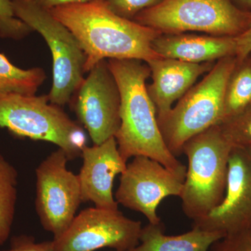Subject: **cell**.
Here are the masks:
<instances>
[{
	"label": "cell",
	"instance_id": "cell-1",
	"mask_svg": "<svg viewBox=\"0 0 251 251\" xmlns=\"http://www.w3.org/2000/svg\"><path fill=\"white\" fill-rule=\"evenodd\" d=\"M69 29L87 57L85 72L106 59L160 58L151 44L161 34L110 10L105 0L64 5L48 10Z\"/></svg>",
	"mask_w": 251,
	"mask_h": 251
},
{
	"label": "cell",
	"instance_id": "cell-2",
	"mask_svg": "<svg viewBox=\"0 0 251 251\" xmlns=\"http://www.w3.org/2000/svg\"><path fill=\"white\" fill-rule=\"evenodd\" d=\"M108 62L121 98V125L115 138L122 158L127 163L132 157H149L184 182L187 167L166 146L147 90L146 80L151 76L148 63L135 59H108Z\"/></svg>",
	"mask_w": 251,
	"mask_h": 251
},
{
	"label": "cell",
	"instance_id": "cell-3",
	"mask_svg": "<svg viewBox=\"0 0 251 251\" xmlns=\"http://www.w3.org/2000/svg\"><path fill=\"white\" fill-rule=\"evenodd\" d=\"M232 144L219 125L184 143L188 167L180 198L183 212L193 223L203 219L222 202L227 186Z\"/></svg>",
	"mask_w": 251,
	"mask_h": 251
},
{
	"label": "cell",
	"instance_id": "cell-4",
	"mask_svg": "<svg viewBox=\"0 0 251 251\" xmlns=\"http://www.w3.org/2000/svg\"><path fill=\"white\" fill-rule=\"evenodd\" d=\"M237 63L235 56L218 60L201 82L157 120L166 146L176 158L188 139L222 122L225 91Z\"/></svg>",
	"mask_w": 251,
	"mask_h": 251
},
{
	"label": "cell",
	"instance_id": "cell-5",
	"mask_svg": "<svg viewBox=\"0 0 251 251\" xmlns=\"http://www.w3.org/2000/svg\"><path fill=\"white\" fill-rule=\"evenodd\" d=\"M161 34L202 32L209 35H240L251 22V11L231 0H163L133 20Z\"/></svg>",
	"mask_w": 251,
	"mask_h": 251
},
{
	"label": "cell",
	"instance_id": "cell-6",
	"mask_svg": "<svg viewBox=\"0 0 251 251\" xmlns=\"http://www.w3.org/2000/svg\"><path fill=\"white\" fill-rule=\"evenodd\" d=\"M0 127L17 136L54 144L69 160L81 156L87 140L82 127L60 106L50 103L49 95L0 99Z\"/></svg>",
	"mask_w": 251,
	"mask_h": 251
},
{
	"label": "cell",
	"instance_id": "cell-7",
	"mask_svg": "<svg viewBox=\"0 0 251 251\" xmlns=\"http://www.w3.org/2000/svg\"><path fill=\"white\" fill-rule=\"evenodd\" d=\"M15 16L44 37L52 57V85L50 103H69L84 80L87 57L76 38L47 9L32 0H11Z\"/></svg>",
	"mask_w": 251,
	"mask_h": 251
},
{
	"label": "cell",
	"instance_id": "cell-8",
	"mask_svg": "<svg viewBox=\"0 0 251 251\" xmlns=\"http://www.w3.org/2000/svg\"><path fill=\"white\" fill-rule=\"evenodd\" d=\"M67 154L58 149L36 169L35 207L43 228L53 239L69 228L82 202L78 175L67 169Z\"/></svg>",
	"mask_w": 251,
	"mask_h": 251
},
{
	"label": "cell",
	"instance_id": "cell-9",
	"mask_svg": "<svg viewBox=\"0 0 251 251\" xmlns=\"http://www.w3.org/2000/svg\"><path fill=\"white\" fill-rule=\"evenodd\" d=\"M142 223L117 210L87 208L73 220L66 232L52 240V251H128L139 244Z\"/></svg>",
	"mask_w": 251,
	"mask_h": 251
},
{
	"label": "cell",
	"instance_id": "cell-10",
	"mask_svg": "<svg viewBox=\"0 0 251 251\" xmlns=\"http://www.w3.org/2000/svg\"><path fill=\"white\" fill-rule=\"evenodd\" d=\"M77 92L74 111L94 145L115 137L121 125V98L108 60L94 65Z\"/></svg>",
	"mask_w": 251,
	"mask_h": 251
},
{
	"label": "cell",
	"instance_id": "cell-11",
	"mask_svg": "<svg viewBox=\"0 0 251 251\" xmlns=\"http://www.w3.org/2000/svg\"><path fill=\"white\" fill-rule=\"evenodd\" d=\"M115 193L118 204L143 214L149 223L158 224L160 203L167 197H180L183 183L159 162L149 157H133L121 175Z\"/></svg>",
	"mask_w": 251,
	"mask_h": 251
},
{
	"label": "cell",
	"instance_id": "cell-12",
	"mask_svg": "<svg viewBox=\"0 0 251 251\" xmlns=\"http://www.w3.org/2000/svg\"><path fill=\"white\" fill-rule=\"evenodd\" d=\"M193 226L226 236L251 227V146L232 147L224 201Z\"/></svg>",
	"mask_w": 251,
	"mask_h": 251
},
{
	"label": "cell",
	"instance_id": "cell-13",
	"mask_svg": "<svg viewBox=\"0 0 251 251\" xmlns=\"http://www.w3.org/2000/svg\"><path fill=\"white\" fill-rule=\"evenodd\" d=\"M83 163L78 175L82 202H93L100 209L117 210L114 197V180L122 174L127 163L122 158L115 137L99 145L82 149Z\"/></svg>",
	"mask_w": 251,
	"mask_h": 251
},
{
	"label": "cell",
	"instance_id": "cell-14",
	"mask_svg": "<svg viewBox=\"0 0 251 251\" xmlns=\"http://www.w3.org/2000/svg\"><path fill=\"white\" fill-rule=\"evenodd\" d=\"M147 63L152 77V84L147 85V90L154 104L157 120L166 116L173 104L186 94L198 77L210 72L215 64L214 62L193 64L163 57Z\"/></svg>",
	"mask_w": 251,
	"mask_h": 251
},
{
	"label": "cell",
	"instance_id": "cell-15",
	"mask_svg": "<svg viewBox=\"0 0 251 251\" xmlns=\"http://www.w3.org/2000/svg\"><path fill=\"white\" fill-rule=\"evenodd\" d=\"M151 47L163 58L202 64L214 62L225 57L235 56L237 40L232 36L209 34H161L153 41Z\"/></svg>",
	"mask_w": 251,
	"mask_h": 251
},
{
	"label": "cell",
	"instance_id": "cell-16",
	"mask_svg": "<svg viewBox=\"0 0 251 251\" xmlns=\"http://www.w3.org/2000/svg\"><path fill=\"white\" fill-rule=\"evenodd\" d=\"M225 237L218 232L193 226L178 235H166L164 224H149L142 227L139 244L128 251H209L213 244Z\"/></svg>",
	"mask_w": 251,
	"mask_h": 251
},
{
	"label": "cell",
	"instance_id": "cell-17",
	"mask_svg": "<svg viewBox=\"0 0 251 251\" xmlns=\"http://www.w3.org/2000/svg\"><path fill=\"white\" fill-rule=\"evenodd\" d=\"M46 79L41 68L22 69L0 53V99L10 95H35Z\"/></svg>",
	"mask_w": 251,
	"mask_h": 251
},
{
	"label": "cell",
	"instance_id": "cell-18",
	"mask_svg": "<svg viewBox=\"0 0 251 251\" xmlns=\"http://www.w3.org/2000/svg\"><path fill=\"white\" fill-rule=\"evenodd\" d=\"M250 105L251 60L247 57L242 62L237 61L227 80L225 91L224 112L221 123L242 113Z\"/></svg>",
	"mask_w": 251,
	"mask_h": 251
},
{
	"label": "cell",
	"instance_id": "cell-19",
	"mask_svg": "<svg viewBox=\"0 0 251 251\" xmlns=\"http://www.w3.org/2000/svg\"><path fill=\"white\" fill-rule=\"evenodd\" d=\"M18 172L0 153V246L11 234L18 197Z\"/></svg>",
	"mask_w": 251,
	"mask_h": 251
},
{
	"label": "cell",
	"instance_id": "cell-20",
	"mask_svg": "<svg viewBox=\"0 0 251 251\" xmlns=\"http://www.w3.org/2000/svg\"><path fill=\"white\" fill-rule=\"evenodd\" d=\"M219 126L232 146H251V105Z\"/></svg>",
	"mask_w": 251,
	"mask_h": 251
},
{
	"label": "cell",
	"instance_id": "cell-21",
	"mask_svg": "<svg viewBox=\"0 0 251 251\" xmlns=\"http://www.w3.org/2000/svg\"><path fill=\"white\" fill-rule=\"evenodd\" d=\"M33 31L15 16L11 0H0V37L21 40Z\"/></svg>",
	"mask_w": 251,
	"mask_h": 251
},
{
	"label": "cell",
	"instance_id": "cell-22",
	"mask_svg": "<svg viewBox=\"0 0 251 251\" xmlns=\"http://www.w3.org/2000/svg\"><path fill=\"white\" fill-rule=\"evenodd\" d=\"M163 0H105L108 7L115 14L133 21L144 10L152 8Z\"/></svg>",
	"mask_w": 251,
	"mask_h": 251
},
{
	"label": "cell",
	"instance_id": "cell-23",
	"mask_svg": "<svg viewBox=\"0 0 251 251\" xmlns=\"http://www.w3.org/2000/svg\"><path fill=\"white\" fill-rule=\"evenodd\" d=\"M209 251H251V241L246 231L222 238Z\"/></svg>",
	"mask_w": 251,
	"mask_h": 251
},
{
	"label": "cell",
	"instance_id": "cell-24",
	"mask_svg": "<svg viewBox=\"0 0 251 251\" xmlns=\"http://www.w3.org/2000/svg\"><path fill=\"white\" fill-rule=\"evenodd\" d=\"M1 251H52V241L38 243L33 236L19 234L11 238L9 249Z\"/></svg>",
	"mask_w": 251,
	"mask_h": 251
},
{
	"label": "cell",
	"instance_id": "cell-25",
	"mask_svg": "<svg viewBox=\"0 0 251 251\" xmlns=\"http://www.w3.org/2000/svg\"><path fill=\"white\" fill-rule=\"evenodd\" d=\"M238 62H242L251 53V22L249 27L240 35L236 36Z\"/></svg>",
	"mask_w": 251,
	"mask_h": 251
},
{
	"label": "cell",
	"instance_id": "cell-26",
	"mask_svg": "<svg viewBox=\"0 0 251 251\" xmlns=\"http://www.w3.org/2000/svg\"><path fill=\"white\" fill-rule=\"evenodd\" d=\"M44 9L49 10L64 5L87 2L92 0H32Z\"/></svg>",
	"mask_w": 251,
	"mask_h": 251
},
{
	"label": "cell",
	"instance_id": "cell-27",
	"mask_svg": "<svg viewBox=\"0 0 251 251\" xmlns=\"http://www.w3.org/2000/svg\"><path fill=\"white\" fill-rule=\"evenodd\" d=\"M239 5L245 8V11H251V0H234Z\"/></svg>",
	"mask_w": 251,
	"mask_h": 251
},
{
	"label": "cell",
	"instance_id": "cell-28",
	"mask_svg": "<svg viewBox=\"0 0 251 251\" xmlns=\"http://www.w3.org/2000/svg\"><path fill=\"white\" fill-rule=\"evenodd\" d=\"M248 235H249V238H250L251 241V227L249 229V230L247 231Z\"/></svg>",
	"mask_w": 251,
	"mask_h": 251
},
{
	"label": "cell",
	"instance_id": "cell-29",
	"mask_svg": "<svg viewBox=\"0 0 251 251\" xmlns=\"http://www.w3.org/2000/svg\"><path fill=\"white\" fill-rule=\"evenodd\" d=\"M117 251L110 250V251Z\"/></svg>",
	"mask_w": 251,
	"mask_h": 251
}]
</instances>
